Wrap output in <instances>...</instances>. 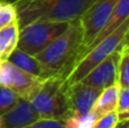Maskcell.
<instances>
[{"instance_id":"6da1fadb","label":"cell","mask_w":129,"mask_h":128,"mask_svg":"<svg viewBox=\"0 0 129 128\" xmlns=\"http://www.w3.org/2000/svg\"><path fill=\"white\" fill-rule=\"evenodd\" d=\"M83 49V28L79 19H76L69 23L56 40L34 57L47 69L50 77L66 79L82 58Z\"/></svg>"},{"instance_id":"7a4b0ae2","label":"cell","mask_w":129,"mask_h":128,"mask_svg":"<svg viewBox=\"0 0 129 128\" xmlns=\"http://www.w3.org/2000/svg\"><path fill=\"white\" fill-rule=\"evenodd\" d=\"M94 0H18L14 4L18 27L34 22H73L79 19Z\"/></svg>"},{"instance_id":"3957f363","label":"cell","mask_w":129,"mask_h":128,"mask_svg":"<svg viewBox=\"0 0 129 128\" xmlns=\"http://www.w3.org/2000/svg\"><path fill=\"white\" fill-rule=\"evenodd\" d=\"M26 101L40 119L66 120L71 117L64 79L49 77L38 85Z\"/></svg>"},{"instance_id":"277c9868","label":"cell","mask_w":129,"mask_h":128,"mask_svg":"<svg viewBox=\"0 0 129 128\" xmlns=\"http://www.w3.org/2000/svg\"><path fill=\"white\" fill-rule=\"evenodd\" d=\"M129 31V19L125 20L118 28H116L110 35H108L105 39H103L100 43L93 47L73 68L69 75L64 79L66 85L77 83L82 81L95 66H98L100 62H102L108 56L116 51L119 48V45L128 38Z\"/></svg>"},{"instance_id":"5b68a950","label":"cell","mask_w":129,"mask_h":128,"mask_svg":"<svg viewBox=\"0 0 129 128\" xmlns=\"http://www.w3.org/2000/svg\"><path fill=\"white\" fill-rule=\"evenodd\" d=\"M70 23V22H69ZM66 22H34L19 29L16 49L36 56L67 28Z\"/></svg>"},{"instance_id":"8992f818","label":"cell","mask_w":129,"mask_h":128,"mask_svg":"<svg viewBox=\"0 0 129 128\" xmlns=\"http://www.w3.org/2000/svg\"><path fill=\"white\" fill-rule=\"evenodd\" d=\"M118 1L119 0H94L93 4L87 8V10L80 16L79 22L83 28V43H84L82 58L84 57L85 51L89 47L92 41L95 39L102 27L107 24Z\"/></svg>"},{"instance_id":"52a82bcc","label":"cell","mask_w":129,"mask_h":128,"mask_svg":"<svg viewBox=\"0 0 129 128\" xmlns=\"http://www.w3.org/2000/svg\"><path fill=\"white\" fill-rule=\"evenodd\" d=\"M42 81V78L22 72L7 60L0 62V85L13 90L25 100Z\"/></svg>"},{"instance_id":"ba28073f","label":"cell","mask_w":129,"mask_h":128,"mask_svg":"<svg viewBox=\"0 0 129 128\" xmlns=\"http://www.w3.org/2000/svg\"><path fill=\"white\" fill-rule=\"evenodd\" d=\"M102 91L101 88L85 85L82 82L66 85L67 99L71 115L75 117H82L88 113L93 109Z\"/></svg>"},{"instance_id":"9c48e42d","label":"cell","mask_w":129,"mask_h":128,"mask_svg":"<svg viewBox=\"0 0 129 128\" xmlns=\"http://www.w3.org/2000/svg\"><path fill=\"white\" fill-rule=\"evenodd\" d=\"M128 39V38H127ZM122 44V43H121ZM108 56L102 62L93 68L84 78L82 79L83 84L104 90L105 87L117 83V73H118V63L120 59V47Z\"/></svg>"},{"instance_id":"30bf717a","label":"cell","mask_w":129,"mask_h":128,"mask_svg":"<svg viewBox=\"0 0 129 128\" xmlns=\"http://www.w3.org/2000/svg\"><path fill=\"white\" fill-rule=\"evenodd\" d=\"M1 117V128H24L40 118L31 108L29 103L25 99L20 98L17 104L4 113Z\"/></svg>"},{"instance_id":"8fae6325","label":"cell","mask_w":129,"mask_h":128,"mask_svg":"<svg viewBox=\"0 0 129 128\" xmlns=\"http://www.w3.org/2000/svg\"><path fill=\"white\" fill-rule=\"evenodd\" d=\"M7 61L14 65L16 68L25 72L29 75H33L39 78H49L50 75L44 67L41 65V62L34 56L26 53L19 49H15L8 57Z\"/></svg>"},{"instance_id":"7c38bea8","label":"cell","mask_w":129,"mask_h":128,"mask_svg":"<svg viewBox=\"0 0 129 128\" xmlns=\"http://www.w3.org/2000/svg\"><path fill=\"white\" fill-rule=\"evenodd\" d=\"M128 16H129V0H119V1L117 2L116 7H114L113 11H112L110 18L108 19L107 24L102 27V29L98 33L95 39L92 41L89 47L87 48V50L85 51V54L93 47H95L98 43H100L103 39H105L108 35H110L116 28H118V27L127 19Z\"/></svg>"},{"instance_id":"4fadbf2b","label":"cell","mask_w":129,"mask_h":128,"mask_svg":"<svg viewBox=\"0 0 129 128\" xmlns=\"http://www.w3.org/2000/svg\"><path fill=\"white\" fill-rule=\"evenodd\" d=\"M119 88H120L119 84L114 83L113 85L109 86V87H105L101 92V94L99 95L98 100H96L95 104H94L93 109H92V111L99 118L107 115L109 112L116 111L117 102H118Z\"/></svg>"},{"instance_id":"5bb4252c","label":"cell","mask_w":129,"mask_h":128,"mask_svg":"<svg viewBox=\"0 0 129 128\" xmlns=\"http://www.w3.org/2000/svg\"><path fill=\"white\" fill-rule=\"evenodd\" d=\"M19 35L17 20L0 28V61H6L16 49Z\"/></svg>"},{"instance_id":"9a60e30c","label":"cell","mask_w":129,"mask_h":128,"mask_svg":"<svg viewBox=\"0 0 129 128\" xmlns=\"http://www.w3.org/2000/svg\"><path fill=\"white\" fill-rule=\"evenodd\" d=\"M117 83L120 87H129V45L126 39L120 47V59L118 63Z\"/></svg>"},{"instance_id":"2e32d148","label":"cell","mask_w":129,"mask_h":128,"mask_svg":"<svg viewBox=\"0 0 129 128\" xmlns=\"http://www.w3.org/2000/svg\"><path fill=\"white\" fill-rule=\"evenodd\" d=\"M19 99L20 97L13 90L0 85V116L13 109Z\"/></svg>"},{"instance_id":"e0dca14e","label":"cell","mask_w":129,"mask_h":128,"mask_svg":"<svg viewBox=\"0 0 129 128\" xmlns=\"http://www.w3.org/2000/svg\"><path fill=\"white\" fill-rule=\"evenodd\" d=\"M17 20L16 9L14 4L0 2V28Z\"/></svg>"},{"instance_id":"ac0fdd59","label":"cell","mask_w":129,"mask_h":128,"mask_svg":"<svg viewBox=\"0 0 129 128\" xmlns=\"http://www.w3.org/2000/svg\"><path fill=\"white\" fill-rule=\"evenodd\" d=\"M119 124V118L117 111H112L102 116L98 119L92 128H117Z\"/></svg>"},{"instance_id":"d6986e66","label":"cell","mask_w":129,"mask_h":128,"mask_svg":"<svg viewBox=\"0 0 129 128\" xmlns=\"http://www.w3.org/2000/svg\"><path fill=\"white\" fill-rule=\"evenodd\" d=\"M24 128H66V125H64V120L39 119Z\"/></svg>"},{"instance_id":"ffe728a7","label":"cell","mask_w":129,"mask_h":128,"mask_svg":"<svg viewBox=\"0 0 129 128\" xmlns=\"http://www.w3.org/2000/svg\"><path fill=\"white\" fill-rule=\"evenodd\" d=\"M98 119H99V117L91 110L88 113L79 117L78 126H79V128H92L94 126V124L98 121Z\"/></svg>"},{"instance_id":"44dd1931","label":"cell","mask_w":129,"mask_h":128,"mask_svg":"<svg viewBox=\"0 0 129 128\" xmlns=\"http://www.w3.org/2000/svg\"><path fill=\"white\" fill-rule=\"evenodd\" d=\"M18 0H4V2H9V4H15Z\"/></svg>"},{"instance_id":"7402d4cb","label":"cell","mask_w":129,"mask_h":128,"mask_svg":"<svg viewBox=\"0 0 129 128\" xmlns=\"http://www.w3.org/2000/svg\"><path fill=\"white\" fill-rule=\"evenodd\" d=\"M0 2H4V0H0Z\"/></svg>"},{"instance_id":"603a6c76","label":"cell","mask_w":129,"mask_h":128,"mask_svg":"<svg viewBox=\"0 0 129 128\" xmlns=\"http://www.w3.org/2000/svg\"><path fill=\"white\" fill-rule=\"evenodd\" d=\"M125 128H129V127H128V125H127V126H126V127H125Z\"/></svg>"},{"instance_id":"cb8c5ba5","label":"cell","mask_w":129,"mask_h":128,"mask_svg":"<svg viewBox=\"0 0 129 128\" xmlns=\"http://www.w3.org/2000/svg\"><path fill=\"white\" fill-rule=\"evenodd\" d=\"M0 62H1V61H0Z\"/></svg>"}]
</instances>
